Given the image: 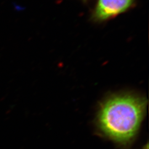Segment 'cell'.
Wrapping results in <instances>:
<instances>
[{"instance_id": "6da1fadb", "label": "cell", "mask_w": 149, "mask_h": 149, "mask_svg": "<svg viewBox=\"0 0 149 149\" xmlns=\"http://www.w3.org/2000/svg\"><path fill=\"white\" fill-rule=\"evenodd\" d=\"M146 102L140 97L121 95L104 102L97 124L102 133L115 143L127 145L135 138L143 119Z\"/></svg>"}, {"instance_id": "7a4b0ae2", "label": "cell", "mask_w": 149, "mask_h": 149, "mask_svg": "<svg viewBox=\"0 0 149 149\" xmlns=\"http://www.w3.org/2000/svg\"><path fill=\"white\" fill-rule=\"evenodd\" d=\"M133 0H98L95 16L100 20H106L127 10Z\"/></svg>"}, {"instance_id": "3957f363", "label": "cell", "mask_w": 149, "mask_h": 149, "mask_svg": "<svg viewBox=\"0 0 149 149\" xmlns=\"http://www.w3.org/2000/svg\"><path fill=\"white\" fill-rule=\"evenodd\" d=\"M143 149H148V145H146V148H144Z\"/></svg>"}]
</instances>
